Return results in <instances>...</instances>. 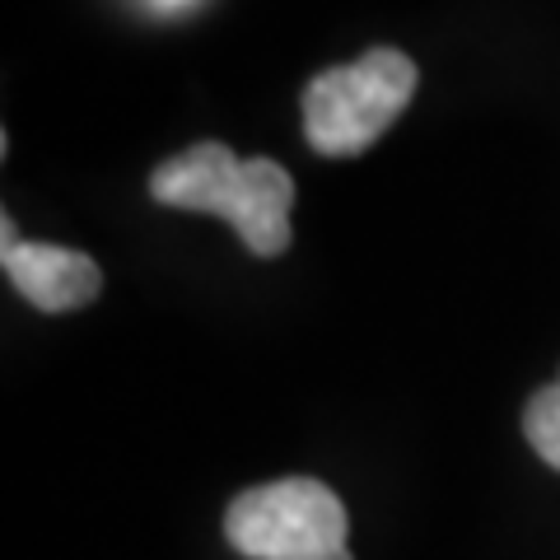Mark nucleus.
<instances>
[{"label":"nucleus","instance_id":"nucleus-1","mask_svg":"<svg viewBox=\"0 0 560 560\" xmlns=\"http://www.w3.org/2000/svg\"><path fill=\"white\" fill-rule=\"evenodd\" d=\"M150 197L168 210L220 215L253 257L290 253L294 178L267 154L238 160L220 140H201L150 173Z\"/></svg>","mask_w":560,"mask_h":560},{"label":"nucleus","instance_id":"nucleus-2","mask_svg":"<svg viewBox=\"0 0 560 560\" xmlns=\"http://www.w3.org/2000/svg\"><path fill=\"white\" fill-rule=\"evenodd\" d=\"M420 70L407 51L374 47L364 57L331 66L304 90V136L327 160H355L407 113Z\"/></svg>","mask_w":560,"mask_h":560},{"label":"nucleus","instance_id":"nucleus-3","mask_svg":"<svg viewBox=\"0 0 560 560\" xmlns=\"http://www.w3.org/2000/svg\"><path fill=\"white\" fill-rule=\"evenodd\" d=\"M224 537L243 560H350L346 504L313 477H280L234 495Z\"/></svg>","mask_w":560,"mask_h":560},{"label":"nucleus","instance_id":"nucleus-4","mask_svg":"<svg viewBox=\"0 0 560 560\" xmlns=\"http://www.w3.org/2000/svg\"><path fill=\"white\" fill-rule=\"evenodd\" d=\"M0 267H5L10 285L43 313H75L94 304L103 290V271L90 253L57 248V243H24L10 215L0 224Z\"/></svg>","mask_w":560,"mask_h":560},{"label":"nucleus","instance_id":"nucleus-5","mask_svg":"<svg viewBox=\"0 0 560 560\" xmlns=\"http://www.w3.org/2000/svg\"><path fill=\"white\" fill-rule=\"evenodd\" d=\"M523 434H528L537 458L560 471V374L541 393H533L528 411H523Z\"/></svg>","mask_w":560,"mask_h":560}]
</instances>
